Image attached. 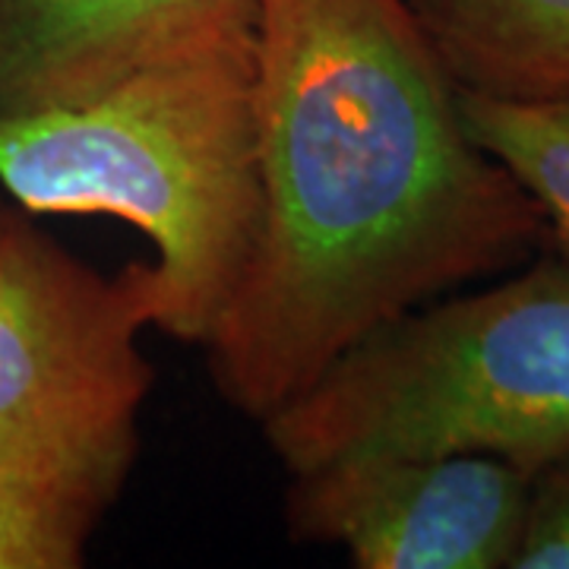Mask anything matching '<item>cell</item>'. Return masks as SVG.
<instances>
[{
    "label": "cell",
    "mask_w": 569,
    "mask_h": 569,
    "mask_svg": "<svg viewBox=\"0 0 569 569\" xmlns=\"http://www.w3.org/2000/svg\"><path fill=\"white\" fill-rule=\"evenodd\" d=\"M0 193L29 216H111L156 250V323L206 346L260 238L253 51L130 77L0 118Z\"/></svg>",
    "instance_id": "2"
},
{
    "label": "cell",
    "mask_w": 569,
    "mask_h": 569,
    "mask_svg": "<svg viewBox=\"0 0 569 569\" xmlns=\"http://www.w3.org/2000/svg\"><path fill=\"white\" fill-rule=\"evenodd\" d=\"M512 569H569V456L531 475L529 516Z\"/></svg>",
    "instance_id": "9"
},
{
    "label": "cell",
    "mask_w": 569,
    "mask_h": 569,
    "mask_svg": "<svg viewBox=\"0 0 569 569\" xmlns=\"http://www.w3.org/2000/svg\"><path fill=\"white\" fill-rule=\"evenodd\" d=\"M10 209H13V203L0 193V224H3V219H7V212H10Z\"/></svg>",
    "instance_id": "10"
},
{
    "label": "cell",
    "mask_w": 569,
    "mask_h": 569,
    "mask_svg": "<svg viewBox=\"0 0 569 569\" xmlns=\"http://www.w3.org/2000/svg\"><path fill=\"white\" fill-rule=\"evenodd\" d=\"M459 89L569 99V0H408Z\"/></svg>",
    "instance_id": "7"
},
{
    "label": "cell",
    "mask_w": 569,
    "mask_h": 569,
    "mask_svg": "<svg viewBox=\"0 0 569 569\" xmlns=\"http://www.w3.org/2000/svg\"><path fill=\"white\" fill-rule=\"evenodd\" d=\"M531 475L488 452L336 459L288 475L284 526L358 569H512Z\"/></svg>",
    "instance_id": "5"
},
{
    "label": "cell",
    "mask_w": 569,
    "mask_h": 569,
    "mask_svg": "<svg viewBox=\"0 0 569 569\" xmlns=\"http://www.w3.org/2000/svg\"><path fill=\"white\" fill-rule=\"evenodd\" d=\"M471 137L529 190L548 250L569 260V99L516 102L459 89Z\"/></svg>",
    "instance_id": "8"
},
{
    "label": "cell",
    "mask_w": 569,
    "mask_h": 569,
    "mask_svg": "<svg viewBox=\"0 0 569 569\" xmlns=\"http://www.w3.org/2000/svg\"><path fill=\"white\" fill-rule=\"evenodd\" d=\"M152 263L114 276L10 209L0 224V569H77L140 459Z\"/></svg>",
    "instance_id": "3"
},
{
    "label": "cell",
    "mask_w": 569,
    "mask_h": 569,
    "mask_svg": "<svg viewBox=\"0 0 569 569\" xmlns=\"http://www.w3.org/2000/svg\"><path fill=\"white\" fill-rule=\"evenodd\" d=\"M257 48V0H0V118L73 108L168 63Z\"/></svg>",
    "instance_id": "6"
},
{
    "label": "cell",
    "mask_w": 569,
    "mask_h": 569,
    "mask_svg": "<svg viewBox=\"0 0 569 569\" xmlns=\"http://www.w3.org/2000/svg\"><path fill=\"white\" fill-rule=\"evenodd\" d=\"M284 475L365 456H569V260L541 250L471 295L370 332L260 421Z\"/></svg>",
    "instance_id": "4"
},
{
    "label": "cell",
    "mask_w": 569,
    "mask_h": 569,
    "mask_svg": "<svg viewBox=\"0 0 569 569\" xmlns=\"http://www.w3.org/2000/svg\"><path fill=\"white\" fill-rule=\"evenodd\" d=\"M253 104L260 238L203 351L257 425L389 320L548 247L408 0H257Z\"/></svg>",
    "instance_id": "1"
}]
</instances>
